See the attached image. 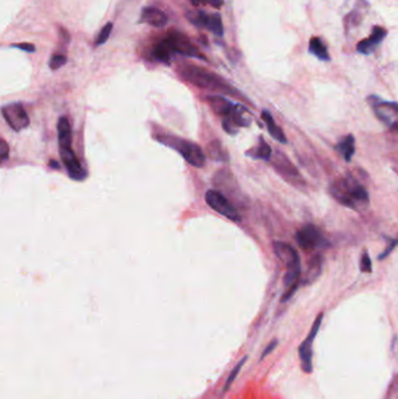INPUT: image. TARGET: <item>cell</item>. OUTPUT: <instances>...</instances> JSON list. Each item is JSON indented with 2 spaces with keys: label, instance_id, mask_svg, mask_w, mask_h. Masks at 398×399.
<instances>
[{
  "label": "cell",
  "instance_id": "cell-1",
  "mask_svg": "<svg viewBox=\"0 0 398 399\" xmlns=\"http://www.w3.org/2000/svg\"><path fill=\"white\" fill-rule=\"evenodd\" d=\"M181 75L192 84L201 89L218 91L228 95H237V91L229 86L223 78L212 71L196 66H185L181 69Z\"/></svg>",
  "mask_w": 398,
  "mask_h": 399
},
{
  "label": "cell",
  "instance_id": "cell-2",
  "mask_svg": "<svg viewBox=\"0 0 398 399\" xmlns=\"http://www.w3.org/2000/svg\"><path fill=\"white\" fill-rule=\"evenodd\" d=\"M159 140L164 142L165 145L170 146L172 149L179 151L182 157H184L187 162L195 167H202L206 162L205 153L202 152L201 147L192 141L185 140L181 138H175L172 135H165L164 138L159 137Z\"/></svg>",
  "mask_w": 398,
  "mask_h": 399
},
{
  "label": "cell",
  "instance_id": "cell-3",
  "mask_svg": "<svg viewBox=\"0 0 398 399\" xmlns=\"http://www.w3.org/2000/svg\"><path fill=\"white\" fill-rule=\"evenodd\" d=\"M322 319H324V314L320 313L318 315L316 321L313 322L312 328L309 330L307 337L301 342L299 347V357L301 362V369L305 371L306 374L312 373L313 370V342L316 338L318 332H319Z\"/></svg>",
  "mask_w": 398,
  "mask_h": 399
},
{
  "label": "cell",
  "instance_id": "cell-4",
  "mask_svg": "<svg viewBox=\"0 0 398 399\" xmlns=\"http://www.w3.org/2000/svg\"><path fill=\"white\" fill-rule=\"evenodd\" d=\"M206 201L210 208L217 211L218 214L223 215L226 218H229L230 221H240V214L237 213L236 208H235L232 203H230L229 200L218 190L212 189L207 191Z\"/></svg>",
  "mask_w": 398,
  "mask_h": 399
},
{
  "label": "cell",
  "instance_id": "cell-5",
  "mask_svg": "<svg viewBox=\"0 0 398 399\" xmlns=\"http://www.w3.org/2000/svg\"><path fill=\"white\" fill-rule=\"evenodd\" d=\"M166 39L167 41L169 42L174 53L181 54L184 55V56H193L205 60L204 56H201L202 54L198 51L197 48L190 42V40L187 38L186 35L180 33V32H169Z\"/></svg>",
  "mask_w": 398,
  "mask_h": 399
},
{
  "label": "cell",
  "instance_id": "cell-6",
  "mask_svg": "<svg viewBox=\"0 0 398 399\" xmlns=\"http://www.w3.org/2000/svg\"><path fill=\"white\" fill-rule=\"evenodd\" d=\"M2 113L12 130L21 131L30 125V118L21 104H10L3 106Z\"/></svg>",
  "mask_w": 398,
  "mask_h": 399
},
{
  "label": "cell",
  "instance_id": "cell-7",
  "mask_svg": "<svg viewBox=\"0 0 398 399\" xmlns=\"http://www.w3.org/2000/svg\"><path fill=\"white\" fill-rule=\"evenodd\" d=\"M60 147V157L63 165L66 166L68 174L71 179L77 181H82L86 178V172L83 169V167L79 163L78 159L75 155L73 149H71V144L69 145H59Z\"/></svg>",
  "mask_w": 398,
  "mask_h": 399
},
{
  "label": "cell",
  "instance_id": "cell-8",
  "mask_svg": "<svg viewBox=\"0 0 398 399\" xmlns=\"http://www.w3.org/2000/svg\"><path fill=\"white\" fill-rule=\"evenodd\" d=\"M188 19L195 26L205 27L217 37H222L224 33L223 23L220 14H207L205 12H196V13L188 14Z\"/></svg>",
  "mask_w": 398,
  "mask_h": 399
},
{
  "label": "cell",
  "instance_id": "cell-9",
  "mask_svg": "<svg viewBox=\"0 0 398 399\" xmlns=\"http://www.w3.org/2000/svg\"><path fill=\"white\" fill-rule=\"evenodd\" d=\"M296 241L300 247L305 250H311L314 247L324 244V238H322L320 231L312 224L305 225L298 231L296 235Z\"/></svg>",
  "mask_w": 398,
  "mask_h": 399
},
{
  "label": "cell",
  "instance_id": "cell-10",
  "mask_svg": "<svg viewBox=\"0 0 398 399\" xmlns=\"http://www.w3.org/2000/svg\"><path fill=\"white\" fill-rule=\"evenodd\" d=\"M141 22H145L147 25L158 27L161 28L167 25L168 18L164 11L157 9V7H145L141 12Z\"/></svg>",
  "mask_w": 398,
  "mask_h": 399
},
{
  "label": "cell",
  "instance_id": "cell-11",
  "mask_svg": "<svg viewBox=\"0 0 398 399\" xmlns=\"http://www.w3.org/2000/svg\"><path fill=\"white\" fill-rule=\"evenodd\" d=\"M385 35H387V31L382 28V27L375 26L373 30V33L369 38L362 40L361 42H359L357 45V50L362 54L368 55L372 53V51L375 49L376 46L384 39Z\"/></svg>",
  "mask_w": 398,
  "mask_h": 399
},
{
  "label": "cell",
  "instance_id": "cell-12",
  "mask_svg": "<svg viewBox=\"0 0 398 399\" xmlns=\"http://www.w3.org/2000/svg\"><path fill=\"white\" fill-rule=\"evenodd\" d=\"M375 107L377 117H379L381 121H383L387 124H391L392 121L398 119V105L393 104V103H387V102H380L377 99L375 104Z\"/></svg>",
  "mask_w": 398,
  "mask_h": 399
},
{
  "label": "cell",
  "instance_id": "cell-13",
  "mask_svg": "<svg viewBox=\"0 0 398 399\" xmlns=\"http://www.w3.org/2000/svg\"><path fill=\"white\" fill-rule=\"evenodd\" d=\"M207 102L212 107L213 111L218 116H222V117H229L232 115L235 105L232 102H229L228 99L224 97H221V96H208L207 97Z\"/></svg>",
  "mask_w": 398,
  "mask_h": 399
},
{
  "label": "cell",
  "instance_id": "cell-14",
  "mask_svg": "<svg viewBox=\"0 0 398 399\" xmlns=\"http://www.w3.org/2000/svg\"><path fill=\"white\" fill-rule=\"evenodd\" d=\"M262 118H263V121L265 122L266 127H268L269 132H270V134L272 135V138H274V139H276V140H278L281 144H286V141H288V140H286V137H285L284 132H282V130L280 129L279 126L277 125L276 122L273 121L271 113H270L268 110L263 111V112H262Z\"/></svg>",
  "mask_w": 398,
  "mask_h": 399
},
{
  "label": "cell",
  "instance_id": "cell-15",
  "mask_svg": "<svg viewBox=\"0 0 398 399\" xmlns=\"http://www.w3.org/2000/svg\"><path fill=\"white\" fill-rule=\"evenodd\" d=\"M172 54H174V51L172 47H170L169 42L167 41V39L161 40L160 42L157 43L153 49L154 58L159 60L160 62L165 63V65H169L170 60H172Z\"/></svg>",
  "mask_w": 398,
  "mask_h": 399
},
{
  "label": "cell",
  "instance_id": "cell-16",
  "mask_svg": "<svg viewBox=\"0 0 398 399\" xmlns=\"http://www.w3.org/2000/svg\"><path fill=\"white\" fill-rule=\"evenodd\" d=\"M229 118H232L233 122L236 124L237 126H249L252 121L251 113L249 112V110L246 109V107L242 105H235Z\"/></svg>",
  "mask_w": 398,
  "mask_h": 399
},
{
  "label": "cell",
  "instance_id": "cell-17",
  "mask_svg": "<svg viewBox=\"0 0 398 399\" xmlns=\"http://www.w3.org/2000/svg\"><path fill=\"white\" fill-rule=\"evenodd\" d=\"M337 150L344 155L346 161L352 160L354 152H355V139L352 134H348L347 137L342 139V141L337 146Z\"/></svg>",
  "mask_w": 398,
  "mask_h": 399
},
{
  "label": "cell",
  "instance_id": "cell-18",
  "mask_svg": "<svg viewBox=\"0 0 398 399\" xmlns=\"http://www.w3.org/2000/svg\"><path fill=\"white\" fill-rule=\"evenodd\" d=\"M309 51L313 55H316L318 59L324 60V61H329L330 58L328 55L327 48H326L324 42L319 38H312L309 40Z\"/></svg>",
  "mask_w": 398,
  "mask_h": 399
},
{
  "label": "cell",
  "instance_id": "cell-19",
  "mask_svg": "<svg viewBox=\"0 0 398 399\" xmlns=\"http://www.w3.org/2000/svg\"><path fill=\"white\" fill-rule=\"evenodd\" d=\"M350 196H352L354 205H355V202L368 203V201H369V195L367 193V190H365L363 187L360 186V185H355V186L350 187Z\"/></svg>",
  "mask_w": 398,
  "mask_h": 399
},
{
  "label": "cell",
  "instance_id": "cell-20",
  "mask_svg": "<svg viewBox=\"0 0 398 399\" xmlns=\"http://www.w3.org/2000/svg\"><path fill=\"white\" fill-rule=\"evenodd\" d=\"M321 272V258L319 256L314 257L311 263L308 265V271H307V282H311L313 280L319 277V274Z\"/></svg>",
  "mask_w": 398,
  "mask_h": 399
},
{
  "label": "cell",
  "instance_id": "cell-21",
  "mask_svg": "<svg viewBox=\"0 0 398 399\" xmlns=\"http://www.w3.org/2000/svg\"><path fill=\"white\" fill-rule=\"evenodd\" d=\"M271 154H272L271 147L261 139V144L260 146H258V149L254 151L253 157L258 159H264V160H269V159L271 158Z\"/></svg>",
  "mask_w": 398,
  "mask_h": 399
},
{
  "label": "cell",
  "instance_id": "cell-22",
  "mask_svg": "<svg viewBox=\"0 0 398 399\" xmlns=\"http://www.w3.org/2000/svg\"><path fill=\"white\" fill-rule=\"evenodd\" d=\"M246 358L248 357H244V358H242V360L238 362V364L235 366V368L232 370V373H230V375H229V377L226 378V382H225V385H224V388H223V391H226L228 390L230 386H232V384L234 383V381L236 380V377L238 376V374H240V371H241V369H242V366L244 365V363H245V361H246Z\"/></svg>",
  "mask_w": 398,
  "mask_h": 399
},
{
  "label": "cell",
  "instance_id": "cell-23",
  "mask_svg": "<svg viewBox=\"0 0 398 399\" xmlns=\"http://www.w3.org/2000/svg\"><path fill=\"white\" fill-rule=\"evenodd\" d=\"M112 27H113L112 22H107L106 25L103 27L102 31L99 32V34H98V37H97L96 46L104 45V43L107 41V40H109L111 32H112Z\"/></svg>",
  "mask_w": 398,
  "mask_h": 399
},
{
  "label": "cell",
  "instance_id": "cell-24",
  "mask_svg": "<svg viewBox=\"0 0 398 399\" xmlns=\"http://www.w3.org/2000/svg\"><path fill=\"white\" fill-rule=\"evenodd\" d=\"M66 62H67V56H65V55H61V54H55L50 59L49 67H50V69L58 70L61 67L65 66Z\"/></svg>",
  "mask_w": 398,
  "mask_h": 399
},
{
  "label": "cell",
  "instance_id": "cell-25",
  "mask_svg": "<svg viewBox=\"0 0 398 399\" xmlns=\"http://www.w3.org/2000/svg\"><path fill=\"white\" fill-rule=\"evenodd\" d=\"M372 261H370L369 254L367 252L363 253V256L361 257V271L362 272H372Z\"/></svg>",
  "mask_w": 398,
  "mask_h": 399
},
{
  "label": "cell",
  "instance_id": "cell-26",
  "mask_svg": "<svg viewBox=\"0 0 398 399\" xmlns=\"http://www.w3.org/2000/svg\"><path fill=\"white\" fill-rule=\"evenodd\" d=\"M9 153H10L9 145H7L4 139H2V140H0V161L5 162L6 159L9 158Z\"/></svg>",
  "mask_w": 398,
  "mask_h": 399
},
{
  "label": "cell",
  "instance_id": "cell-27",
  "mask_svg": "<svg viewBox=\"0 0 398 399\" xmlns=\"http://www.w3.org/2000/svg\"><path fill=\"white\" fill-rule=\"evenodd\" d=\"M13 47L19 48L23 51H29V53H33L35 51V46L32 45V43H19V45H13Z\"/></svg>",
  "mask_w": 398,
  "mask_h": 399
},
{
  "label": "cell",
  "instance_id": "cell-28",
  "mask_svg": "<svg viewBox=\"0 0 398 399\" xmlns=\"http://www.w3.org/2000/svg\"><path fill=\"white\" fill-rule=\"evenodd\" d=\"M277 340H273L272 342H270L269 345H268V347H266V348L264 349V352H263V354H262V356H261V361L263 360V358H264L265 356H268V355L272 352V350L276 348L277 347Z\"/></svg>",
  "mask_w": 398,
  "mask_h": 399
},
{
  "label": "cell",
  "instance_id": "cell-29",
  "mask_svg": "<svg viewBox=\"0 0 398 399\" xmlns=\"http://www.w3.org/2000/svg\"><path fill=\"white\" fill-rule=\"evenodd\" d=\"M202 4L210 5L214 7V9H220V7L223 5V0H202Z\"/></svg>",
  "mask_w": 398,
  "mask_h": 399
},
{
  "label": "cell",
  "instance_id": "cell-30",
  "mask_svg": "<svg viewBox=\"0 0 398 399\" xmlns=\"http://www.w3.org/2000/svg\"><path fill=\"white\" fill-rule=\"evenodd\" d=\"M397 244H398V241H397V239H396V241H393V242H391V244H390V245H389V247H388V249H387V250H385V251H384V252H383V253H382V254H381V257H380V259H384L385 257H387V256H388V254H389L390 252H391V251H392L393 249H395V246H396Z\"/></svg>",
  "mask_w": 398,
  "mask_h": 399
},
{
  "label": "cell",
  "instance_id": "cell-31",
  "mask_svg": "<svg viewBox=\"0 0 398 399\" xmlns=\"http://www.w3.org/2000/svg\"><path fill=\"white\" fill-rule=\"evenodd\" d=\"M190 3H192L193 6L196 7V6L200 5V4H202V0H190Z\"/></svg>",
  "mask_w": 398,
  "mask_h": 399
}]
</instances>
